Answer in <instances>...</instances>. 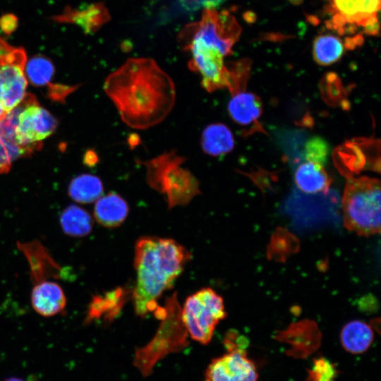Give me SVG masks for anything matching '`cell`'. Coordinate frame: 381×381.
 <instances>
[{"instance_id":"1","label":"cell","mask_w":381,"mask_h":381,"mask_svg":"<svg viewBox=\"0 0 381 381\" xmlns=\"http://www.w3.org/2000/svg\"><path fill=\"white\" fill-rule=\"evenodd\" d=\"M104 90L122 121L138 130L162 122L173 109L176 88L171 77L150 58H130L106 78Z\"/></svg>"},{"instance_id":"2","label":"cell","mask_w":381,"mask_h":381,"mask_svg":"<svg viewBox=\"0 0 381 381\" xmlns=\"http://www.w3.org/2000/svg\"><path fill=\"white\" fill-rule=\"evenodd\" d=\"M191 258L190 253L171 238L143 236L135 246L137 278L133 289L135 314L141 318L154 312L162 293L171 287Z\"/></svg>"},{"instance_id":"3","label":"cell","mask_w":381,"mask_h":381,"mask_svg":"<svg viewBox=\"0 0 381 381\" xmlns=\"http://www.w3.org/2000/svg\"><path fill=\"white\" fill-rule=\"evenodd\" d=\"M181 310L176 293H174L167 299L164 307L158 306L154 311L161 324L152 339L135 350L133 359V365L144 377L150 376L155 365L165 356L188 345Z\"/></svg>"},{"instance_id":"4","label":"cell","mask_w":381,"mask_h":381,"mask_svg":"<svg viewBox=\"0 0 381 381\" xmlns=\"http://www.w3.org/2000/svg\"><path fill=\"white\" fill-rule=\"evenodd\" d=\"M186 159L171 150L146 161H137L146 169L150 187L166 198L168 209L186 205L200 194L198 180L182 167Z\"/></svg>"},{"instance_id":"5","label":"cell","mask_w":381,"mask_h":381,"mask_svg":"<svg viewBox=\"0 0 381 381\" xmlns=\"http://www.w3.org/2000/svg\"><path fill=\"white\" fill-rule=\"evenodd\" d=\"M380 182L369 176L349 178L341 207L344 224L349 231L369 236L380 231Z\"/></svg>"},{"instance_id":"6","label":"cell","mask_w":381,"mask_h":381,"mask_svg":"<svg viewBox=\"0 0 381 381\" xmlns=\"http://www.w3.org/2000/svg\"><path fill=\"white\" fill-rule=\"evenodd\" d=\"M241 28L229 11L205 8L200 21L187 25L181 33L183 46L191 42L217 49L224 56L232 53L239 39Z\"/></svg>"},{"instance_id":"7","label":"cell","mask_w":381,"mask_h":381,"mask_svg":"<svg viewBox=\"0 0 381 381\" xmlns=\"http://www.w3.org/2000/svg\"><path fill=\"white\" fill-rule=\"evenodd\" d=\"M226 316L223 298L211 288L189 296L181 310L188 334L204 345L210 343L216 326Z\"/></svg>"},{"instance_id":"8","label":"cell","mask_w":381,"mask_h":381,"mask_svg":"<svg viewBox=\"0 0 381 381\" xmlns=\"http://www.w3.org/2000/svg\"><path fill=\"white\" fill-rule=\"evenodd\" d=\"M17 108L15 140L27 155L40 148L41 141L55 130L56 121L30 95H26Z\"/></svg>"},{"instance_id":"9","label":"cell","mask_w":381,"mask_h":381,"mask_svg":"<svg viewBox=\"0 0 381 381\" xmlns=\"http://www.w3.org/2000/svg\"><path fill=\"white\" fill-rule=\"evenodd\" d=\"M26 63L25 49L10 45L0 37V102L6 111L26 96Z\"/></svg>"},{"instance_id":"10","label":"cell","mask_w":381,"mask_h":381,"mask_svg":"<svg viewBox=\"0 0 381 381\" xmlns=\"http://www.w3.org/2000/svg\"><path fill=\"white\" fill-rule=\"evenodd\" d=\"M183 49L191 54L189 69L200 74V85L207 92L228 88L229 69L224 65V56L217 49L196 42L187 44Z\"/></svg>"},{"instance_id":"11","label":"cell","mask_w":381,"mask_h":381,"mask_svg":"<svg viewBox=\"0 0 381 381\" xmlns=\"http://www.w3.org/2000/svg\"><path fill=\"white\" fill-rule=\"evenodd\" d=\"M380 0H330L328 11L332 14L329 27L339 34L353 32L377 17Z\"/></svg>"},{"instance_id":"12","label":"cell","mask_w":381,"mask_h":381,"mask_svg":"<svg viewBox=\"0 0 381 381\" xmlns=\"http://www.w3.org/2000/svg\"><path fill=\"white\" fill-rule=\"evenodd\" d=\"M254 363L248 357L246 349L228 350L213 358L205 373V381H258Z\"/></svg>"},{"instance_id":"13","label":"cell","mask_w":381,"mask_h":381,"mask_svg":"<svg viewBox=\"0 0 381 381\" xmlns=\"http://www.w3.org/2000/svg\"><path fill=\"white\" fill-rule=\"evenodd\" d=\"M227 109L229 116L236 124L247 128L246 133L263 131L259 122L262 114V103L253 92L242 90L232 95Z\"/></svg>"},{"instance_id":"14","label":"cell","mask_w":381,"mask_h":381,"mask_svg":"<svg viewBox=\"0 0 381 381\" xmlns=\"http://www.w3.org/2000/svg\"><path fill=\"white\" fill-rule=\"evenodd\" d=\"M31 305L43 317H52L63 311L66 298L59 284L52 280L35 282L31 291Z\"/></svg>"},{"instance_id":"15","label":"cell","mask_w":381,"mask_h":381,"mask_svg":"<svg viewBox=\"0 0 381 381\" xmlns=\"http://www.w3.org/2000/svg\"><path fill=\"white\" fill-rule=\"evenodd\" d=\"M131 292L128 288L118 287L103 295L94 296L88 306L85 322L88 324L100 319L106 322L113 321L121 313Z\"/></svg>"},{"instance_id":"16","label":"cell","mask_w":381,"mask_h":381,"mask_svg":"<svg viewBox=\"0 0 381 381\" xmlns=\"http://www.w3.org/2000/svg\"><path fill=\"white\" fill-rule=\"evenodd\" d=\"M129 212L127 202L115 192L102 195L95 201L94 217L103 226L115 228L126 219Z\"/></svg>"},{"instance_id":"17","label":"cell","mask_w":381,"mask_h":381,"mask_svg":"<svg viewBox=\"0 0 381 381\" xmlns=\"http://www.w3.org/2000/svg\"><path fill=\"white\" fill-rule=\"evenodd\" d=\"M294 179L298 188L308 194L326 193L332 182L323 165L308 161L296 167Z\"/></svg>"},{"instance_id":"18","label":"cell","mask_w":381,"mask_h":381,"mask_svg":"<svg viewBox=\"0 0 381 381\" xmlns=\"http://www.w3.org/2000/svg\"><path fill=\"white\" fill-rule=\"evenodd\" d=\"M200 145L204 153L218 157L233 150L234 138L230 128L225 124L210 123L202 132Z\"/></svg>"},{"instance_id":"19","label":"cell","mask_w":381,"mask_h":381,"mask_svg":"<svg viewBox=\"0 0 381 381\" xmlns=\"http://www.w3.org/2000/svg\"><path fill=\"white\" fill-rule=\"evenodd\" d=\"M19 249L27 258L35 282L46 280L52 273L56 274L59 267L38 241L19 243Z\"/></svg>"},{"instance_id":"20","label":"cell","mask_w":381,"mask_h":381,"mask_svg":"<svg viewBox=\"0 0 381 381\" xmlns=\"http://www.w3.org/2000/svg\"><path fill=\"white\" fill-rule=\"evenodd\" d=\"M374 333L371 327L361 320H353L346 323L340 333L343 348L353 354L365 352L371 346Z\"/></svg>"},{"instance_id":"21","label":"cell","mask_w":381,"mask_h":381,"mask_svg":"<svg viewBox=\"0 0 381 381\" xmlns=\"http://www.w3.org/2000/svg\"><path fill=\"white\" fill-rule=\"evenodd\" d=\"M60 225L63 231L71 237H84L92 229L90 214L79 206L71 205L61 214Z\"/></svg>"},{"instance_id":"22","label":"cell","mask_w":381,"mask_h":381,"mask_svg":"<svg viewBox=\"0 0 381 381\" xmlns=\"http://www.w3.org/2000/svg\"><path fill=\"white\" fill-rule=\"evenodd\" d=\"M103 183L92 174H83L72 180L68 188L71 198L78 203L90 204L102 195Z\"/></svg>"},{"instance_id":"23","label":"cell","mask_w":381,"mask_h":381,"mask_svg":"<svg viewBox=\"0 0 381 381\" xmlns=\"http://www.w3.org/2000/svg\"><path fill=\"white\" fill-rule=\"evenodd\" d=\"M344 53V45L337 37L320 35L313 42V59L321 66H328L337 61Z\"/></svg>"},{"instance_id":"24","label":"cell","mask_w":381,"mask_h":381,"mask_svg":"<svg viewBox=\"0 0 381 381\" xmlns=\"http://www.w3.org/2000/svg\"><path fill=\"white\" fill-rule=\"evenodd\" d=\"M54 74V66L43 56L33 57L25 65V75L35 85H47Z\"/></svg>"},{"instance_id":"25","label":"cell","mask_w":381,"mask_h":381,"mask_svg":"<svg viewBox=\"0 0 381 381\" xmlns=\"http://www.w3.org/2000/svg\"><path fill=\"white\" fill-rule=\"evenodd\" d=\"M110 18V15L102 4L87 6L78 13V23L88 32H93Z\"/></svg>"},{"instance_id":"26","label":"cell","mask_w":381,"mask_h":381,"mask_svg":"<svg viewBox=\"0 0 381 381\" xmlns=\"http://www.w3.org/2000/svg\"><path fill=\"white\" fill-rule=\"evenodd\" d=\"M250 60L243 59L227 66L229 72L228 89L231 95L245 90L250 73Z\"/></svg>"},{"instance_id":"27","label":"cell","mask_w":381,"mask_h":381,"mask_svg":"<svg viewBox=\"0 0 381 381\" xmlns=\"http://www.w3.org/2000/svg\"><path fill=\"white\" fill-rule=\"evenodd\" d=\"M329 146L324 138L314 136L309 138L304 145L303 156L306 161L324 165L328 158Z\"/></svg>"},{"instance_id":"28","label":"cell","mask_w":381,"mask_h":381,"mask_svg":"<svg viewBox=\"0 0 381 381\" xmlns=\"http://www.w3.org/2000/svg\"><path fill=\"white\" fill-rule=\"evenodd\" d=\"M338 374L336 365L325 357L314 359L308 370V381H335Z\"/></svg>"},{"instance_id":"29","label":"cell","mask_w":381,"mask_h":381,"mask_svg":"<svg viewBox=\"0 0 381 381\" xmlns=\"http://www.w3.org/2000/svg\"><path fill=\"white\" fill-rule=\"evenodd\" d=\"M188 7L195 8L200 6H204L205 8H214L222 3L224 0H181Z\"/></svg>"},{"instance_id":"30","label":"cell","mask_w":381,"mask_h":381,"mask_svg":"<svg viewBox=\"0 0 381 381\" xmlns=\"http://www.w3.org/2000/svg\"><path fill=\"white\" fill-rule=\"evenodd\" d=\"M12 160L6 150L0 142V174H4L9 171Z\"/></svg>"},{"instance_id":"31","label":"cell","mask_w":381,"mask_h":381,"mask_svg":"<svg viewBox=\"0 0 381 381\" xmlns=\"http://www.w3.org/2000/svg\"><path fill=\"white\" fill-rule=\"evenodd\" d=\"M14 18L13 16L10 17L9 21H8V16H4L2 18V22L1 23V26L3 30H8V32L11 31L14 28Z\"/></svg>"},{"instance_id":"32","label":"cell","mask_w":381,"mask_h":381,"mask_svg":"<svg viewBox=\"0 0 381 381\" xmlns=\"http://www.w3.org/2000/svg\"><path fill=\"white\" fill-rule=\"evenodd\" d=\"M6 113H7L6 110L5 109L1 102H0V122L5 117Z\"/></svg>"},{"instance_id":"33","label":"cell","mask_w":381,"mask_h":381,"mask_svg":"<svg viewBox=\"0 0 381 381\" xmlns=\"http://www.w3.org/2000/svg\"><path fill=\"white\" fill-rule=\"evenodd\" d=\"M4 381H25L20 378H18V377H10V378H8L6 380H5Z\"/></svg>"}]
</instances>
